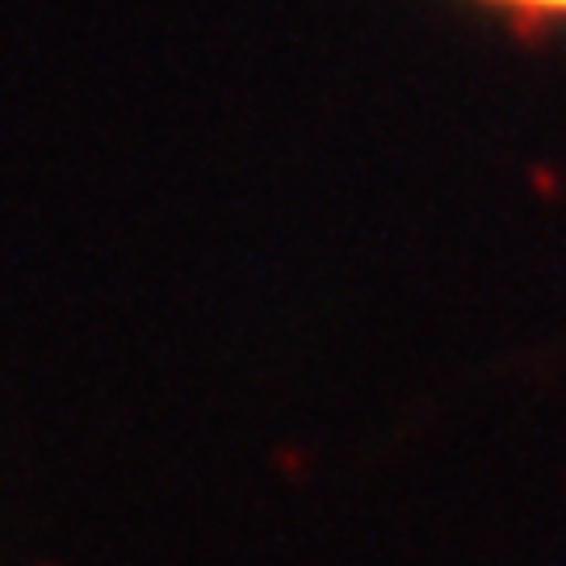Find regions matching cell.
<instances>
[{
    "label": "cell",
    "instance_id": "obj_1",
    "mask_svg": "<svg viewBox=\"0 0 566 566\" xmlns=\"http://www.w3.org/2000/svg\"><path fill=\"white\" fill-rule=\"evenodd\" d=\"M491 4H504V9L533 21H566V0H491Z\"/></svg>",
    "mask_w": 566,
    "mask_h": 566
}]
</instances>
